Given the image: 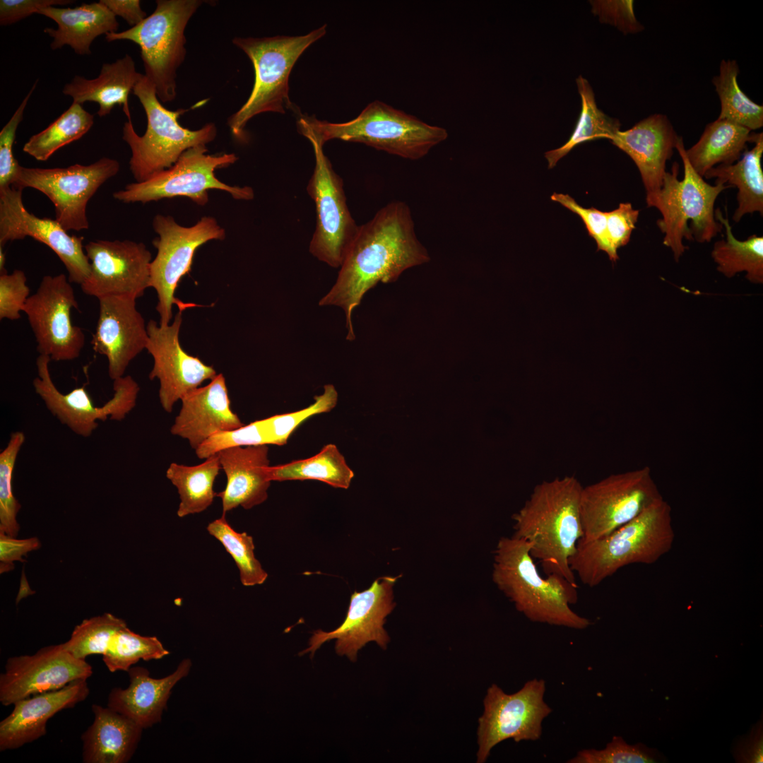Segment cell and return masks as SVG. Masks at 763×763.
Instances as JSON below:
<instances>
[{"instance_id": "obj_1", "label": "cell", "mask_w": 763, "mask_h": 763, "mask_svg": "<svg viewBox=\"0 0 763 763\" xmlns=\"http://www.w3.org/2000/svg\"><path fill=\"white\" fill-rule=\"evenodd\" d=\"M430 260L428 252L417 237L409 206L403 201L390 202L367 223L359 225L335 283L319 304L342 308L346 339L353 341L352 313L365 294L378 283L394 282L406 270Z\"/></svg>"}, {"instance_id": "obj_2", "label": "cell", "mask_w": 763, "mask_h": 763, "mask_svg": "<svg viewBox=\"0 0 763 763\" xmlns=\"http://www.w3.org/2000/svg\"><path fill=\"white\" fill-rule=\"evenodd\" d=\"M582 487L574 475L543 480L512 516L513 536L531 545L530 553L540 562L545 574H557L574 584L569 559L583 535L579 511Z\"/></svg>"}, {"instance_id": "obj_3", "label": "cell", "mask_w": 763, "mask_h": 763, "mask_svg": "<svg viewBox=\"0 0 763 763\" xmlns=\"http://www.w3.org/2000/svg\"><path fill=\"white\" fill-rule=\"evenodd\" d=\"M530 550L528 542L513 536L499 540L492 574L497 588L532 622L587 628L590 620L570 608L578 600L577 585L555 574L543 577Z\"/></svg>"}, {"instance_id": "obj_4", "label": "cell", "mask_w": 763, "mask_h": 763, "mask_svg": "<svg viewBox=\"0 0 763 763\" xmlns=\"http://www.w3.org/2000/svg\"><path fill=\"white\" fill-rule=\"evenodd\" d=\"M674 540L672 509L661 497L608 536L577 543L569 566L584 584L595 587L627 565L656 562Z\"/></svg>"}, {"instance_id": "obj_5", "label": "cell", "mask_w": 763, "mask_h": 763, "mask_svg": "<svg viewBox=\"0 0 763 763\" xmlns=\"http://www.w3.org/2000/svg\"><path fill=\"white\" fill-rule=\"evenodd\" d=\"M297 127L300 134L313 138L323 146L334 139L361 143L413 160L425 157L448 138L444 128L428 124L379 100L368 104L355 119L343 123L300 114Z\"/></svg>"}, {"instance_id": "obj_6", "label": "cell", "mask_w": 763, "mask_h": 763, "mask_svg": "<svg viewBox=\"0 0 763 763\" xmlns=\"http://www.w3.org/2000/svg\"><path fill=\"white\" fill-rule=\"evenodd\" d=\"M326 32L324 25L304 35L233 38L232 43L247 54L254 69V83L248 99L227 119L235 137H244L245 126L256 115L284 114L292 107L289 97L291 71L302 53Z\"/></svg>"}, {"instance_id": "obj_7", "label": "cell", "mask_w": 763, "mask_h": 763, "mask_svg": "<svg viewBox=\"0 0 763 763\" xmlns=\"http://www.w3.org/2000/svg\"><path fill=\"white\" fill-rule=\"evenodd\" d=\"M675 148L683 163L684 177L678 179L680 165L673 162L671 171L664 175L656 208L662 215L656 223L664 234L663 243L671 249L678 261L687 249L683 239L709 242L721 232L723 227L715 218L714 203L719 194L730 187L711 185L694 171L681 136Z\"/></svg>"}, {"instance_id": "obj_8", "label": "cell", "mask_w": 763, "mask_h": 763, "mask_svg": "<svg viewBox=\"0 0 763 763\" xmlns=\"http://www.w3.org/2000/svg\"><path fill=\"white\" fill-rule=\"evenodd\" d=\"M132 93L147 117V129L141 136L135 131L131 121L123 127L122 138L131 148L129 166L136 182L171 167L187 150L206 146L215 139L217 129L212 122L197 130L181 126L179 118L188 110L166 109L157 96L154 84L145 75H141Z\"/></svg>"}, {"instance_id": "obj_9", "label": "cell", "mask_w": 763, "mask_h": 763, "mask_svg": "<svg viewBox=\"0 0 763 763\" xmlns=\"http://www.w3.org/2000/svg\"><path fill=\"white\" fill-rule=\"evenodd\" d=\"M201 0H157L155 11L138 25L105 35L107 42L129 40L138 45L145 76L162 102L177 95V71L186 57V27Z\"/></svg>"}, {"instance_id": "obj_10", "label": "cell", "mask_w": 763, "mask_h": 763, "mask_svg": "<svg viewBox=\"0 0 763 763\" xmlns=\"http://www.w3.org/2000/svg\"><path fill=\"white\" fill-rule=\"evenodd\" d=\"M153 227L159 237L153 241L157 254L150 265V288L157 293L159 324L164 326L170 324L174 304L182 311L191 307L178 300L175 293L182 278L191 271L196 251L210 240L224 239L225 230L210 216L184 227L170 215L158 214Z\"/></svg>"}, {"instance_id": "obj_11", "label": "cell", "mask_w": 763, "mask_h": 763, "mask_svg": "<svg viewBox=\"0 0 763 763\" xmlns=\"http://www.w3.org/2000/svg\"><path fill=\"white\" fill-rule=\"evenodd\" d=\"M207 150L206 146L191 148L171 167L146 181L127 184L124 189L114 192L113 197L123 203H146L183 196L204 206L208 201V191L220 189L230 194L235 199H252L254 191L251 187L229 186L215 175L216 169L235 163L237 160L236 155H211L206 154Z\"/></svg>"}, {"instance_id": "obj_12", "label": "cell", "mask_w": 763, "mask_h": 763, "mask_svg": "<svg viewBox=\"0 0 763 763\" xmlns=\"http://www.w3.org/2000/svg\"><path fill=\"white\" fill-rule=\"evenodd\" d=\"M661 497L647 466L612 474L582 487L579 511L583 535L578 543L608 536Z\"/></svg>"}, {"instance_id": "obj_13", "label": "cell", "mask_w": 763, "mask_h": 763, "mask_svg": "<svg viewBox=\"0 0 763 763\" xmlns=\"http://www.w3.org/2000/svg\"><path fill=\"white\" fill-rule=\"evenodd\" d=\"M119 170L117 160L103 157L83 165L40 168L20 165L15 187H30L44 194L54 204L56 220L66 230L89 228L86 208L89 200Z\"/></svg>"}, {"instance_id": "obj_14", "label": "cell", "mask_w": 763, "mask_h": 763, "mask_svg": "<svg viewBox=\"0 0 763 763\" xmlns=\"http://www.w3.org/2000/svg\"><path fill=\"white\" fill-rule=\"evenodd\" d=\"M315 166L307 191L314 200L316 227L309 252L329 266L340 268L359 225L347 205L342 178L334 171L323 146L312 137Z\"/></svg>"}, {"instance_id": "obj_15", "label": "cell", "mask_w": 763, "mask_h": 763, "mask_svg": "<svg viewBox=\"0 0 763 763\" xmlns=\"http://www.w3.org/2000/svg\"><path fill=\"white\" fill-rule=\"evenodd\" d=\"M545 692V680L537 678L510 694L496 684L487 689L478 719L477 763L485 762L492 749L505 740L519 743L540 738L542 722L552 711L544 701Z\"/></svg>"}, {"instance_id": "obj_16", "label": "cell", "mask_w": 763, "mask_h": 763, "mask_svg": "<svg viewBox=\"0 0 763 763\" xmlns=\"http://www.w3.org/2000/svg\"><path fill=\"white\" fill-rule=\"evenodd\" d=\"M74 290L63 273L45 276L24 307L37 342L39 355L54 361L76 359L85 345V335L72 324L71 312L78 308Z\"/></svg>"}, {"instance_id": "obj_17", "label": "cell", "mask_w": 763, "mask_h": 763, "mask_svg": "<svg viewBox=\"0 0 763 763\" xmlns=\"http://www.w3.org/2000/svg\"><path fill=\"white\" fill-rule=\"evenodd\" d=\"M50 361L46 355L37 357V377L32 382L35 391L50 413L76 434L88 437L98 427V420H122L136 406L140 388L131 376L114 380L112 397L97 407L84 386L67 394L59 391L51 377Z\"/></svg>"}, {"instance_id": "obj_18", "label": "cell", "mask_w": 763, "mask_h": 763, "mask_svg": "<svg viewBox=\"0 0 763 763\" xmlns=\"http://www.w3.org/2000/svg\"><path fill=\"white\" fill-rule=\"evenodd\" d=\"M400 576L377 578L367 589L354 592L342 624L333 631L314 632L309 646L300 655L309 653L312 658L324 643L331 639H336V653L345 655L352 661H356L358 651L370 641L386 649L390 637L384 625L396 606L393 588Z\"/></svg>"}, {"instance_id": "obj_19", "label": "cell", "mask_w": 763, "mask_h": 763, "mask_svg": "<svg viewBox=\"0 0 763 763\" xmlns=\"http://www.w3.org/2000/svg\"><path fill=\"white\" fill-rule=\"evenodd\" d=\"M90 273L81 285L87 295L129 296L136 299L150 288L152 255L142 242L131 240L90 241L84 246Z\"/></svg>"}, {"instance_id": "obj_20", "label": "cell", "mask_w": 763, "mask_h": 763, "mask_svg": "<svg viewBox=\"0 0 763 763\" xmlns=\"http://www.w3.org/2000/svg\"><path fill=\"white\" fill-rule=\"evenodd\" d=\"M22 192L14 186L0 189V247L30 237L51 248L67 270L69 282L81 285L90 270L83 237L68 234L56 219L39 218L28 211Z\"/></svg>"}, {"instance_id": "obj_21", "label": "cell", "mask_w": 763, "mask_h": 763, "mask_svg": "<svg viewBox=\"0 0 763 763\" xmlns=\"http://www.w3.org/2000/svg\"><path fill=\"white\" fill-rule=\"evenodd\" d=\"M182 310H179L173 321L167 326H160L154 320L147 324L146 350L153 358L149 379L159 380L160 402L167 413L172 412L175 403L184 395L218 374L213 366L206 365L182 348Z\"/></svg>"}, {"instance_id": "obj_22", "label": "cell", "mask_w": 763, "mask_h": 763, "mask_svg": "<svg viewBox=\"0 0 763 763\" xmlns=\"http://www.w3.org/2000/svg\"><path fill=\"white\" fill-rule=\"evenodd\" d=\"M91 666L74 657L62 644L45 646L32 655L10 657L0 675V702L4 706L48 691L59 690L77 680H87Z\"/></svg>"}, {"instance_id": "obj_23", "label": "cell", "mask_w": 763, "mask_h": 763, "mask_svg": "<svg viewBox=\"0 0 763 763\" xmlns=\"http://www.w3.org/2000/svg\"><path fill=\"white\" fill-rule=\"evenodd\" d=\"M98 319L90 343L93 350L105 356L108 375L113 381L124 376L129 363L148 341L147 325L136 308V299L129 296L100 297Z\"/></svg>"}, {"instance_id": "obj_24", "label": "cell", "mask_w": 763, "mask_h": 763, "mask_svg": "<svg viewBox=\"0 0 763 763\" xmlns=\"http://www.w3.org/2000/svg\"><path fill=\"white\" fill-rule=\"evenodd\" d=\"M679 136L666 115L653 114L628 130L618 131L610 140L634 162L646 190L648 207L656 208L666 165L673 154Z\"/></svg>"}, {"instance_id": "obj_25", "label": "cell", "mask_w": 763, "mask_h": 763, "mask_svg": "<svg viewBox=\"0 0 763 763\" xmlns=\"http://www.w3.org/2000/svg\"><path fill=\"white\" fill-rule=\"evenodd\" d=\"M89 692L87 680H77L61 689L18 700L0 722V751L18 749L44 736L50 718L84 701Z\"/></svg>"}, {"instance_id": "obj_26", "label": "cell", "mask_w": 763, "mask_h": 763, "mask_svg": "<svg viewBox=\"0 0 763 763\" xmlns=\"http://www.w3.org/2000/svg\"><path fill=\"white\" fill-rule=\"evenodd\" d=\"M182 408L170 431L188 440L196 449L213 434L244 425L235 413L223 374H218L206 386H199L184 395Z\"/></svg>"}, {"instance_id": "obj_27", "label": "cell", "mask_w": 763, "mask_h": 763, "mask_svg": "<svg viewBox=\"0 0 763 763\" xmlns=\"http://www.w3.org/2000/svg\"><path fill=\"white\" fill-rule=\"evenodd\" d=\"M217 454L227 477L225 490L216 494L222 500L223 515L239 506L249 509L266 500L271 482L266 444L235 446Z\"/></svg>"}, {"instance_id": "obj_28", "label": "cell", "mask_w": 763, "mask_h": 763, "mask_svg": "<svg viewBox=\"0 0 763 763\" xmlns=\"http://www.w3.org/2000/svg\"><path fill=\"white\" fill-rule=\"evenodd\" d=\"M191 661L184 659L172 674L160 679L150 676L143 667L130 668L129 685L114 687L110 692L107 706L134 721L142 728L160 722L174 686L190 671Z\"/></svg>"}, {"instance_id": "obj_29", "label": "cell", "mask_w": 763, "mask_h": 763, "mask_svg": "<svg viewBox=\"0 0 763 763\" xmlns=\"http://www.w3.org/2000/svg\"><path fill=\"white\" fill-rule=\"evenodd\" d=\"M94 719L81 735L84 763H126L134 755L142 728L113 709L93 704Z\"/></svg>"}, {"instance_id": "obj_30", "label": "cell", "mask_w": 763, "mask_h": 763, "mask_svg": "<svg viewBox=\"0 0 763 763\" xmlns=\"http://www.w3.org/2000/svg\"><path fill=\"white\" fill-rule=\"evenodd\" d=\"M57 24V28H46L44 32L52 38V50L70 46L78 55L91 54L90 45L101 35L117 32L116 16L100 1L83 4L75 8L49 6L40 10Z\"/></svg>"}, {"instance_id": "obj_31", "label": "cell", "mask_w": 763, "mask_h": 763, "mask_svg": "<svg viewBox=\"0 0 763 763\" xmlns=\"http://www.w3.org/2000/svg\"><path fill=\"white\" fill-rule=\"evenodd\" d=\"M141 75L136 71L132 57L126 54L112 63L104 64L95 78L75 76L64 85L62 93L81 105L85 102L97 103V114L100 117L109 114L115 105L122 107L128 121H131L129 95Z\"/></svg>"}, {"instance_id": "obj_32", "label": "cell", "mask_w": 763, "mask_h": 763, "mask_svg": "<svg viewBox=\"0 0 763 763\" xmlns=\"http://www.w3.org/2000/svg\"><path fill=\"white\" fill-rule=\"evenodd\" d=\"M751 143H755L753 148L745 150L738 162L718 165L704 176L706 179L715 178L716 183L738 188V206L733 216L736 223L747 213L763 214V134H752Z\"/></svg>"}, {"instance_id": "obj_33", "label": "cell", "mask_w": 763, "mask_h": 763, "mask_svg": "<svg viewBox=\"0 0 763 763\" xmlns=\"http://www.w3.org/2000/svg\"><path fill=\"white\" fill-rule=\"evenodd\" d=\"M751 138L748 129L718 118L706 126L694 146L685 149L686 156L694 171L704 177L716 165H731L738 160Z\"/></svg>"}, {"instance_id": "obj_34", "label": "cell", "mask_w": 763, "mask_h": 763, "mask_svg": "<svg viewBox=\"0 0 763 763\" xmlns=\"http://www.w3.org/2000/svg\"><path fill=\"white\" fill-rule=\"evenodd\" d=\"M715 218L723 225L726 237L714 244L711 256L717 270L728 278L745 271L752 283L763 282V237L752 235L747 239H737L733 234L728 216L723 217L719 208L714 211Z\"/></svg>"}, {"instance_id": "obj_35", "label": "cell", "mask_w": 763, "mask_h": 763, "mask_svg": "<svg viewBox=\"0 0 763 763\" xmlns=\"http://www.w3.org/2000/svg\"><path fill=\"white\" fill-rule=\"evenodd\" d=\"M221 469L218 454L206 459L196 466H185L172 463L166 471V477L177 487L180 502L177 511L179 517L200 513L213 502L216 492L213 490L215 478Z\"/></svg>"}, {"instance_id": "obj_36", "label": "cell", "mask_w": 763, "mask_h": 763, "mask_svg": "<svg viewBox=\"0 0 763 763\" xmlns=\"http://www.w3.org/2000/svg\"><path fill=\"white\" fill-rule=\"evenodd\" d=\"M271 481L316 480L334 487H350L354 473L333 444L325 445L316 455L268 468Z\"/></svg>"}, {"instance_id": "obj_37", "label": "cell", "mask_w": 763, "mask_h": 763, "mask_svg": "<svg viewBox=\"0 0 763 763\" xmlns=\"http://www.w3.org/2000/svg\"><path fill=\"white\" fill-rule=\"evenodd\" d=\"M576 81L581 98L580 115L567 143L545 153L550 169L554 167L575 146L598 139L610 140L620 130L618 119L609 117L598 108L593 91L588 81L579 76Z\"/></svg>"}, {"instance_id": "obj_38", "label": "cell", "mask_w": 763, "mask_h": 763, "mask_svg": "<svg viewBox=\"0 0 763 763\" xmlns=\"http://www.w3.org/2000/svg\"><path fill=\"white\" fill-rule=\"evenodd\" d=\"M93 124L94 115L73 102L46 129L32 136L23 150L39 161H45L61 147L81 138Z\"/></svg>"}, {"instance_id": "obj_39", "label": "cell", "mask_w": 763, "mask_h": 763, "mask_svg": "<svg viewBox=\"0 0 763 763\" xmlns=\"http://www.w3.org/2000/svg\"><path fill=\"white\" fill-rule=\"evenodd\" d=\"M739 66L735 60L723 59L719 73L712 79L721 102L718 119H727L750 131L763 126V106L752 101L740 89L737 78Z\"/></svg>"}, {"instance_id": "obj_40", "label": "cell", "mask_w": 763, "mask_h": 763, "mask_svg": "<svg viewBox=\"0 0 763 763\" xmlns=\"http://www.w3.org/2000/svg\"><path fill=\"white\" fill-rule=\"evenodd\" d=\"M206 529L233 558L239 569L242 585H259L266 580L268 574L255 557V547L251 536L246 532L239 533L234 530L223 514L209 523Z\"/></svg>"}, {"instance_id": "obj_41", "label": "cell", "mask_w": 763, "mask_h": 763, "mask_svg": "<svg viewBox=\"0 0 763 763\" xmlns=\"http://www.w3.org/2000/svg\"><path fill=\"white\" fill-rule=\"evenodd\" d=\"M169 654L156 637H147L132 632L126 624L113 636L102 661L108 670L128 671L141 659L158 660Z\"/></svg>"}, {"instance_id": "obj_42", "label": "cell", "mask_w": 763, "mask_h": 763, "mask_svg": "<svg viewBox=\"0 0 763 763\" xmlns=\"http://www.w3.org/2000/svg\"><path fill=\"white\" fill-rule=\"evenodd\" d=\"M126 623L110 613L84 620L76 625L70 639L62 644L74 657L85 660L90 655H103L116 633Z\"/></svg>"}, {"instance_id": "obj_43", "label": "cell", "mask_w": 763, "mask_h": 763, "mask_svg": "<svg viewBox=\"0 0 763 763\" xmlns=\"http://www.w3.org/2000/svg\"><path fill=\"white\" fill-rule=\"evenodd\" d=\"M25 440L23 432H13L0 453V532L14 538L20 530L16 516L20 504L13 494L12 477L18 454Z\"/></svg>"}, {"instance_id": "obj_44", "label": "cell", "mask_w": 763, "mask_h": 763, "mask_svg": "<svg viewBox=\"0 0 763 763\" xmlns=\"http://www.w3.org/2000/svg\"><path fill=\"white\" fill-rule=\"evenodd\" d=\"M338 398V394L334 386L326 384L323 394L315 396L314 402L307 408L264 418L271 444H285L300 424L314 415L330 412L336 406Z\"/></svg>"}, {"instance_id": "obj_45", "label": "cell", "mask_w": 763, "mask_h": 763, "mask_svg": "<svg viewBox=\"0 0 763 763\" xmlns=\"http://www.w3.org/2000/svg\"><path fill=\"white\" fill-rule=\"evenodd\" d=\"M662 759L659 752L642 743L630 745L614 736L605 748L579 751L569 763H654Z\"/></svg>"}, {"instance_id": "obj_46", "label": "cell", "mask_w": 763, "mask_h": 763, "mask_svg": "<svg viewBox=\"0 0 763 763\" xmlns=\"http://www.w3.org/2000/svg\"><path fill=\"white\" fill-rule=\"evenodd\" d=\"M261 444H271L264 419L218 432L201 444L195 452L198 458L206 459L227 448Z\"/></svg>"}, {"instance_id": "obj_47", "label": "cell", "mask_w": 763, "mask_h": 763, "mask_svg": "<svg viewBox=\"0 0 763 763\" xmlns=\"http://www.w3.org/2000/svg\"><path fill=\"white\" fill-rule=\"evenodd\" d=\"M37 84L35 82L14 114L0 132V189L13 185L20 167L13 155L17 129L23 118L28 102Z\"/></svg>"}, {"instance_id": "obj_48", "label": "cell", "mask_w": 763, "mask_h": 763, "mask_svg": "<svg viewBox=\"0 0 763 763\" xmlns=\"http://www.w3.org/2000/svg\"><path fill=\"white\" fill-rule=\"evenodd\" d=\"M27 277L21 270H14L0 275V319L17 320L20 318L30 297Z\"/></svg>"}, {"instance_id": "obj_49", "label": "cell", "mask_w": 763, "mask_h": 763, "mask_svg": "<svg viewBox=\"0 0 763 763\" xmlns=\"http://www.w3.org/2000/svg\"><path fill=\"white\" fill-rule=\"evenodd\" d=\"M550 199L578 215L585 224L588 235L596 241L597 250L605 252L610 260L614 262L607 238V212L599 211L594 207L584 208L568 194L553 193Z\"/></svg>"}, {"instance_id": "obj_50", "label": "cell", "mask_w": 763, "mask_h": 763, "mask_svg": "<svg viewBox=\"0 0 763 763\" xmlns=\"http://www.w3.org/2000/svg\"><path fill=\"white\" fill-rule=\"evenodd\" d=\"M639 213L631 203H620L616 209L607 212V238L614 262L619 259L618 249L629 242Z\"/></svg>"}, {"instance_id": "obj_51", "label": "cell", "mask_w": 763, "mask_h": 763, "mask_svg": "<svg viewBox=\"0 0 763 763\" xmlns=\"http://www.w3.org/2000/svg\"><path fill=\"white\" fill-rule=\"evenodd\" d=\"M70 0H1L0 25H9L37 13L42 8L71 4Z\"/></svg>"}, {"instance_id": "obj_52", "label": "cell", "mask_w": 763, "mask_h": 763, "mask_svg": "<svg viewBox=\"0 0 763 763\" xmlns=\"http://www.w3.org/2000/svg\"><path fill=\"white\" fill-rule=\"evenodd\" d=\"M40 547V542L37 538L16 539L0 532L1 572L9 571L13 568V562H23V556Z\"/></svg>"}, {"instance_id": "obj_53", "label": "cell", "mask_w": 763, "mask_h": 763, "mask_svg": "<svg viewBox=\"0 0 763 763\" xmlns=\"http://www.w3.org/2000/svg\"><path fill=\"white\" fill-rule=\"evenodd\" d=\"M632 1H612L605 4L607 20L615 24L624 32H636L643 30L637 20Z\"/></svg>"}, {"instance_id": "obj_54", "label": "cell", "mask_w": 763, "mask_h": 763, "mask_svg": "<svg viewBox=\"0 0 763 763\" xmlns=\"http://www.w3.org/2000/svg\"><path fill=\"white\" fill-rule=\"evenodd\" d=\"M762 723L753 728L750 735L743 739L735 749L737 762L750 763L763 762Z\"/></svg>"}, {"instance_id": "obj_55", "label": "cell", "mask_w": 763, "mask_h": 763, "mask_svg": "<svg viewBox=\"0 0 763 763\" xmlns=\"http://www.w3.org/2000/svg\"><path fill=\"white\" fill-rule=\"evenodd\" d=\"M116 16L124 18L129 25L134 27L147 17L146 13L141 7L139 0H100Z\"/></svg>"}, {"instance_id": "obj_56", "label": "cell", "mask_w": 763, "mask_h": 763, "mask_svg": "<svg viewBox=\"0 0 763 763\" xmlns=\"http://www.w3.org/2000/svg\"><path fill=\"white\" fill-rule=\"evenodd\" d=\"M6 256L3 250V247H0V271L1 273H6L5 269Z\"/></svg>"}]
</instances>
